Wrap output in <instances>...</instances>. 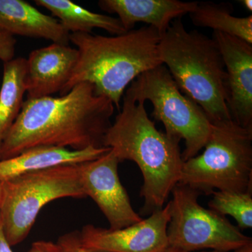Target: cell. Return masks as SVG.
<instances>
[{
	"label": "cell",
	"mask_w": 252,
	"mask_h": 252,
	"mask_svg": "<svg viewBox=\"0 0 252 252\" xmlns=\"http://www.w3.org/2000/svg\"><path fill=\"white\" fill-rule=\"evenodd\" d=\"M170 217V201L139 223L115 230L86 225L79 236L84 248L95 252H162L169 247Z\"/></svg>",
	"instance_id": "cell-9"
},
{
	"label": "cell",
	"mask_w": 252,
	"mask_h": 252,
	"mask_svg": "<svg viewBox=\"0 0 252 252\" xmlns=\"http://www.w3.org/2000/svg\"><path fill=\"white\" fill-rule=\"evenodd\" d=\"M233 252H252V243L248 244L245 246L237 249Z\"/></svg>",
	"instance_id": "cell-24"
},
{
	"label": "cell",
	"mask_w": 252,
	"mask_h": 252,
	"mask_svg": "<svg viewBox=\"0 0 252 252\" xmlns=\"http://www.w3.org/2000/svg\"><path fill=\"white\" fill-rule=\"evenodd\" d=\"M229 2L201 1L190 15L192 23L200 28H211L214 32L240 38L252 44V16L236 17Z\"/></svg>",
	"instance_id": "cell-18"
},
{
	"label": "cell",
	"mask_w": 252,
	"mask_h": 252,
	"mask_svg": "<svg viewBox=\"0 0 252 252\" xmlns=\"http://www.w3.org/2000/svg\"><path fill=\"white\" fill-rule=\"evenodd\" d=\"M144 103L124 94L122 108L106 132L102 147L110 148L119 161L131 160L140 167L142 213L148 215L163 207L180 182L184 160L180 141L158 130Z\"/></svg>",
	"instance_id": "cell-2"
},
{
	"label": "cell",
	"mask_w": 252,
	"mask_h": 252,
	"mask_svg": "<svg viewBox=\"0 0 252 252\" xmlns=\"http://www.w3.org/2000/svg\"><path fill=\"white\" fill-rule=\"evenodd\" d=\"M2 184L0 217L11 246L27 238L46 204L59 198L86 197L79 164L28 172Z\"/></svg>",
	"instance_id": "cell-6"
},
{
	"label": "cell",
	"mask_w": 252,
	"mask_h": 252,
	"mask_svg": "<svg viewBox=\"0 0 252 252\" xmlns=\"http://www.w3.org/2000/svg\"><path fill=\"white\" fill-rule=\"evenodd\" d=\"M197 3L179 0H100L98 6L109 14H117L126 32L133 30L136 23H144L162 36L174 20L190 14Z\"/></svg>",
	"instance_id": "cell-13"
},
{
	"label": "cell",
	"mask_w": 252,
	"mask_h": 252,
	"mask_svg": "<svg viewBox=\"0 0 252 252\" xmlns=\"http://www.w3.org/2000/svg\"><path fill=\"white\" fill-rule=\"evenodd\" d=\"M28 252H63L57 244L49 241H37L32 243Z\"/></svg>",
	"instance_id": "cell-22"
},
{
	"label": "cell",
	"mask_w": 252,
	"mask_h": 252,
	"mask_svg": "<svg viewBox=\"0 0 252 252\" xmlns=\"http://www.w3.org/2000/svg\"><path fill=\"white\" fill-rule=\"evenodd\" d=\"M26 59H14L4 63L0 89V152L5 137L21 112L26 93Z\"/></svg>",
	"instance_id": "cell-17"
},
{
	"label": "cell",
	"mask_w": 252,
	"mask_h": 252,
	"mask_svg": "<svg viewBox=\"0 0 252 252\" xmlns=\"http://www.w3.org/2000/svg\"><path fill=\"white\" fill-rule=\"evenodd\" d=\"M78 58L77 49L56 43L32 51L26 59L27 99L61 93L72 76Z\"/></svg>",
	"instance_id": "cell-12"
},
{
	"label": "cell",
	"mask_w": 252,
	"mask_h": 252,
	"mask_svg": "<svg viewBox=\"0 0 252 252\" xmlns=\"http://www.w3.org/2000/svg\"><path fill=\"white\" fill-rule=\"evenodd\" d=\"M110 150L108 147H93L82 150L56 147L28 149L16 157L0 160V182H4L28 172L91 161Z\"/></svg>",
	"instance_id": "cell-15"
},
{
	"label": "cell",
	"mask_w": 252,
	"mask_h": 252,
	"mask_svg": "<svg viewBox=\"0 0 252 252\" xmlns=\"http://www.w3.org/2000/svg\"><path fill=\"white\" fill-rule=\"evenodd\" d=\"M0 32L43 38L63 45L70 42V33L59 20L23 0H0Z\"/></svg>",
	"instance_id": "cell-14"
},
{
	"label": "cell",
	"mask_w": 252,
	"mask_h": 252,
	"mask_svg": "<svg viewBox=\"0 0 252 252\" xmlns=\"http://www.w3.org/2000/svg\"><path fill=\"white\" fill-rule=\"evenodd\" d=\"M114 112L112 101L88 82L77 84L61 97L26 99L3 142L0 160L39 147H103Z\"/></svg>",
	"instance_id": "cell-1"
},
{
	"label": "cell",
	"mask_w": 252,
	"mask_h": 252,
	"mask_svg": "<svg viewBox=\"0 0 252 252\" xmlns=\"http://www.w3.org/2000/svg\"><path fill=\"white\" fill-rule=\"evenodd\" d=\"M16 40L14 36L0 32V60L8 62L14 59Z\"/></svg>",
	"instance_id": "cell-21"
},
{
	"label": "cell",
	"mask_w": 252,
	"mask_h": 252,
	"mask_svg": "<svg viewBox=\"0 0 252 252\" xmlns=\"http://www.w3.org/2000/svg\"><path fill=\"white\" fill-rule=\"evenodd\" d=\"M124 94L135 102L149 101L154 107L152 117L162 123L165 134L180 142L185 140L184 162L205 147L212 123L198 104L181 92L164 64L136 78Z\"/></svg>",
	"instance_id": "cell-7"
},
{
	"label": "cell",
	"mask_w": 252,
	"mask_h": 252,
	"mask_svg": "<svg viewBox=\"0 0 252 252\" xmlns=\"http://www.w3.org/2000/svg\"><path fill=\"white\" fill-rule=\"evenodd\" d=\"M172 193L167 229L169 248L188 252L204 249L228 252L252 243L225 217L202 207L198 190L178 184Z\"/></svg>",
	"instance_id": "cell-8"
},
{
	"label": "cell",
	"mask_w": 252,
	"mask_h": 252,
	"mask_svg": "<svg viewBox=\"0 0 252 252\" xmlns=\"http://www.w3.org/2000/svg\"><path fill=\"white\" fill-rule=\"evenodd\" d=\"M160 34L146 26L119 35L104 36L70 33L79 58L72 76L60 93L88 82L96 93L110 99L118 110L126 88L144 72L162 64L158 52Z\"/></svg>",
	"instance_id": "cell-3"
},
{
	"label": "cell",
	"mask_w": 252,
	"mask_h": 252,
	"mask_svg": "<svg viewBox=\"0 0 252 252\" xmlns=\"http://www.w3.org/2000/svg\"><path fill=\"white\" fill-rule=\"evenodd\" d=\"M212 124L203 153L184 162L179 185L205 194L252 192V130L233 120Z\"/></svg>",
	"instance_id": "cell-5"
},
{
	"label": "cell",
	"mask_w": 252,
	"mask_h": 252,
	"mask_svg": "<svg viewBox=\"0 0 252 252\" xmlns=\"http://www.w3.org/2000/svg\"><path fill=\"white\" fill-rule=\"evenodd\" d=\"M34 2L49 10L69 33L91 34L94 28L114 36L126 32L119 18L92 12L70 0H35Z\"/></svg>",
	"instance_id": "cell-16"
},
{
	"label": "cell",
	"mask_w": 252,
	"mask_h": 252,
	"mask_svg": "<svg viewBox=\"0 0 252 252\" xmlns=\"http://www.w3.org/2000/svg\"><path fill=\"white\" fill-rule=\"evenodd\" d=\"M212 39L226 70V104L232 120L252 130V44L218 32H213Z\"/></svg>",
	"instance_id": "cell-11"
},
{
	"label": "cell",
	"mask_w": 252,
	"mask_h": 252,
	"mask_svg": "<svg viewBox=\"0 0 252 252\" xmlns=\"http://www.w3.org/2000/svg\"><path fill=\"white\" fill-rule=\"evenodd\" d=\"M162 252H188L185 251H182V250H175V249L171 248H167L165 251ZM218 252V251H212V252Z\"/></svg>",
	"instance_id": "cell-26"
},
{
	"label": "cell",
	"mask_w": 252,
	"mask_h": 252,
	"mask_svg": "<svg viewBox=\"0 0 252 252\" xmlns=\"http://www.w3.org/2000/svg\"><path fill=\"white\" fill-rule=\"evenodd\" d=\"M243 6H245V9L248 10V11H252V0H242L240 1Z\"/></svg>",
	"instance_id": "cell-25"
},
{
	"label": "cell",
	"mask_w": 252,
	"mask_h": 252,
	"mask_svg": "<svg viewBox=\"0 0 252 252\" xmlns=\"http://www.w3.org/2000/svg\"><path fill=\"white\" fill-rule=\"evenodd\" d=\"M159 56L181 92L198 104L212 124L232 120L227 107V73L216 41L188 31L182 18L160 37Z\"/></svg>",
	"instance_id": "cell-4"
},
{
	"label": "cell",
	"mask_w": 252,
	"mask_h": 252,
	"mask_svg": "<svg viewBox=\"0 0 252 252\" xmlns=\"http://www.w3.org/2000/svg\"><path fill=\"white\" fill-rule=\"evenodd\" d=\"M213 198L209 203L210 210L225 217H233L239 228L252 227V192L214 191Z\"/></svg>",
	"instance_id": "cell-19"
},
{
	"label": "cell",
	"mask_w": 252,
	"mask_h": 252,
	"mask_svg": "<svg viewBox=\"0 0 252 252\" xmlns=\"http://www.w3.org/2000/svg\"><path fill=\"white\" fill-rule=\"evenodd\" d=\"M5 235L2 220L0 217V252H14Z\"/></svg>",
	"instance_id": "cell-23"
},
{
	"label": "cell",
	"mask_w": 252,
	"mask_h": 252,
	"mask_svg": "<svg viewBox=\"0 0 252 252\" xmlns=\"http://www.w3.org/2000/svg\"><path fill=\"white\" fill-rule=\"evenodd\" d=\"M3 184L0 182V208H1V200H2Z\"/></svg>",
	"instance_id": "cell-27"
},
{
	"label": "cell",
	"mask_w": 252,
	"mask_h": 252,
	"mask_svg": "<svg viewBox=\"0 0 252 252\" xmlns=\"http://www.w3.org/2000/svg\"><path fill=\"white\" fill-rule=\"evenodd\" d=\"M57 245L63 252H95L83 246L78 231L63 235L58 240Z\"/></svg>",
	"instance_id": "cell-20"
},
{
	"label": "cell",
	"mask_w": 252,
	"mask_h": 252,
	"mask_svg": "<svg viewBox=\"0 0 252 252\" xmlns=\"http://www.w3.org/2000/svg\"><path fill=\"white\" fill-rule=\"evenodd\" d=\"M118 158L112 150L94 160L79 164L86 196L95 202L110 229H121L143 220L134 210L119 175Z\"/></svg>",
	"instance_id": "cell-10"
}]
</instances>
